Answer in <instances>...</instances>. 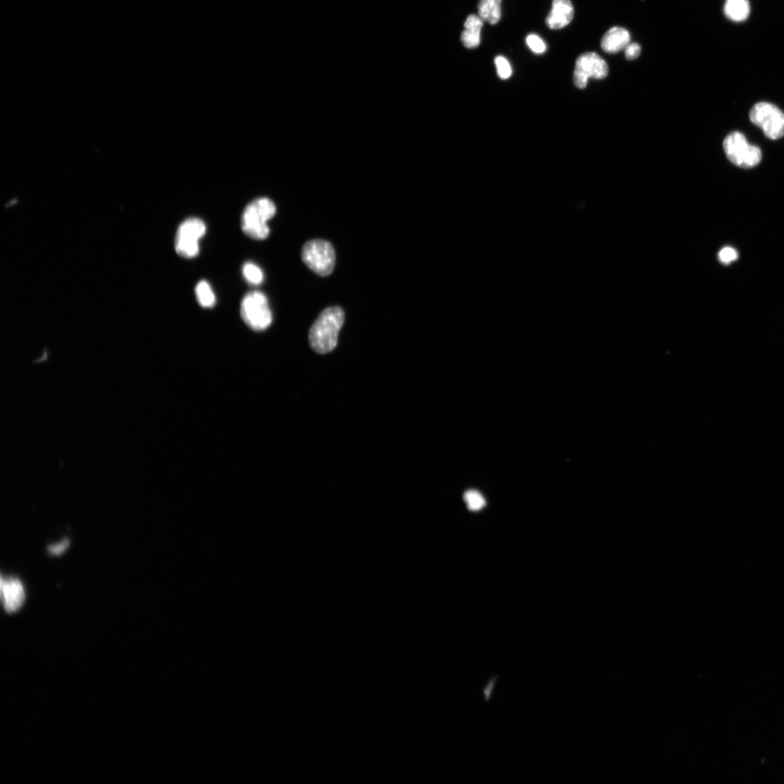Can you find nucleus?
Segmentation results:
<instances>
[{
	"instance_id": "1",
	"label": "nucleus",
	"mask_w": 784,
	"mask_h": 784,
	"mask_svg": "<svg viewBox=\"0 0 784 784\" xmlns=\"http://www.w3.org/2000/svg\"><path fill=\"white\" fill-rule=\"evenodd\" d=\"M345 314L340 307L323 310L309 332V342L316 352L328 354L338 344L339 333L345 323Z\"/></svg>"
},
{
	"instance_id": "2",
	"label": "nucleus",
	"mask_w": 784,
	"mask_h": 784,
	"mask_svg": "<svg viewBox=\"0 0 784 784\" xmlns=\"http://www.w3.org/2000/svg\"><path fill=\"white\" fill-rule=\"evenodd\" d=\"M276 213V207L267 198H259L246 206L241 216L240 226L244 234L255 240L266 239L270 234L267 222Z\"/></svg>"
},
{
	"instance_id": "3",
	"label": "nucleus",
	"mask_w": 784,
	"mask_h": 784,
	"mask_svg": "<svg viewBox=\"0 0 784 784\" xmlns=\"http://www.w3.org/2000/svg\"><path fill=\"white\" fill-rule=\"evenodd\" d=\"M302 259L313 273L321 276H330L335 266V252L333 245L325 240L307 241L302 250Z\"/></svg>"
},
{
	"instance_id": "4",
	"label": "nucleus",
	"mask_w": 784,
	"mask_h": 784,
	"mask_svg": "<svg viewBox=\"0 0 784 784\" xmlns=\"http://www.w3.org/2000/svg\"><path fill=\"white\" fill-rule=\"evenodd\" d=\"M240 316L243 322L255 331L266 330L273 321L268 300L259 291H252L243 297L240 304Z\"/></svg>"
},
{
	"instance_id": "5",
	"label": "nucleus",
	"mask_w": 784,
	"mask_h": 784,
	"mask_svg": "<svg viewBox=\"0 0 784 784\" xmlns=\"http://www.w3.org/2000/svg\"><path fill=\"white\" fill-rule=\"evenodd\" d=\"M724 148L729 161L738 167L753 168L761 160L760 149L750 144L741 132L734 131L728 134L724 141Z\"/></svg>"
},
{
	"instance_id": "6",
	"label": "nucleus",
	"mask_w": 784,
	"mask_h": 784,
	"mask_svg": "<svg viewBox=\"0 0 784 784\" xmlns=\"http://www.w3.org/2000/svg\"><path fill=\"white\" fill-rule=\"evenodd\" d=\"M207 231L204 221L198 218H189L179 226L174 240L175 250L179 256L192 259L199 254V240Z\"/></svg>"
},
{
	"instance_id": "7",
	"label": "nucleus",
	"mask_w": 784,
	"mask_h": 784,
	"mask_svg": "<svg viewBox=\"0 0 784 784\" xmlns=\"http://www.w3.org/2000/svg\"><path fill=\"white\" fill-rule=\"evenodd\" d=\"M752 122L764 130L766 136L777 140L784 136V114L776 105L761 102L750 111Z\"/></svg>"
},
{
	"instance_id": "8",
	"label": "nucleus",
	"mask_w": 784,
	"mask_h": 784,
	"mask_svg": "<svg viewBox=\"0 0 784 784\" xmlns=\"http://www.w3.org/2000/svg\"><path fill=\"white\" fill-rule=\"evenodd\" d=\"M609 74V66L599 55L589 52L581 55L576 61L573 75L574 85L584 89L590 79H603Z\"/></svg>"
},
{
	"instance_id": "9",
	"label": "nucleus",
	"mask_w": 784,
	"mask_h": 784,
	"mask_svg": "<svg viewBox=\"0 0 784 784\" xmlns=\"http://www.w3.org/2000/svg\"><path fill=\"white\" fill-rule=\"evenodd\" d=\"M1 598L5 610L12 613L23 605L25 593L23 585L15 578L1 579Z\"/></svg>"
},
{
	"instance_id": "10",
	"label": "nucleus",
	"mask_w": 784,
	"mask_h": 784,
	"mask_svg": "<svg viewBox=\"0 0 784 784\" xmlns=\"http://www.w3.org/2000/svg\"><path fill=\"white\" fill-rule=\"evenodd\" d=\"M574 13L570 0H553L552 9L546 20V25L551 30L563 29L571 23Z\"/></svg>"
},
{
	"instance_id": "11",
	"label": "nucleus",
	"mask_w": 784,
	"mask_h": 784,
	"mask_svg": "<svg viewBox=\"0 0 784 784\" xmlns=\"http://www.w3.org/2000/svg\"><path fill=\"white\" fill-rule=\"evenodd\" d=\"M631 34L626 30L615 27L603 35L600 41L601 49L608 53H616L624 50L631 43Z\"/></svg>"
},
{
	"instance_id": "12",
	"label": "nucleus",
	"mask_w": 784,
	"mask_h": 784,
	"mask_svg": "<svg viewBox=\"0 0 784 784\" xmlns=\"http://www.w3.org/2000/svg\"><path fill=\"white\" fill-rule=\"evenodd\" d=\"M483 25V20L479 15H468L464 24L465 30L461 37V41L466 49H473L479 47Z\"/></svg>"
},
{
	"instance_id": "13",
	"label": "nucleus",
	"mask_w": 784,
	"mask_h": 784,
	"mask_svg": "<svg viewBox=\"0 0 784 784\" xmlns=\"http://www.w3.org/2000/svg\"><path fill=\"white\" fill-rule=\"evenodd\" d=\"M502 0H480L479 16L491 25L499 23L501 17Z\"/></svg>"
},
{
	"instance_id": "14",
	"label": "nucleus",
	"mask_w": 784,
	"mask_h": 784,
	"mask_svg": "<svg viewBox=\"0 0 784 784\" xmlns=\"http://www.w3.org/2000/svg\"><path fill=\"white\" fill-rule=\"evenodd\" d=\"M724 12L731 20L742 22L750 15V5L748 0H726Z\"/></svg>"
},
{
	"instance_id": "15",
	"label": "nucleus",
	"mask_w": 784,
	"mask_h": 784,
	"mask_svg": "<svg viewBox=\"0 0 784 784\" xmlns=\"http://www.w3.org/2000/svg\"><path fill=\"white\" fill-rule=\"evenodd\" d=\"M195 293L201 307L211 308L214 306L216 297L211 285L206 281H201L196 285Z\"/></svg>"
},
{
	"instance_id": "16",
	"label": "nucleus",
	"mask_w": 784,
	"mask_h": 784,
	"mask_svg": "<svg viewBox=\"0 0 784 784\" xmlns=\"http://www.w3.org/2000/svg\"><path fill=\"white\" fill-rule=\"evenodd\" d=\"M243 274L245 279L253 285H259L264 280V274L261 269L252 262L243 265Z\"/></svg>"
},
{
	"instance_id": "17",
	"label": "nucleus",
	"mask_w": 784,
	"mask_h": 784,
	"mask_svg": "<svg viewBox=\"0 0 784 784\" xmlns=\"http://www.w3.org/2000/svg\"><path fill=\"white\" fill-rule=\"evenodd\" d=\"M464 501L469 510L477 511L481 510L486 504L483 496L477 490H468L464 494Z\"/></svg>"
},
{
	"instance_id": "18",
	"label": "nucleus",
	"mask_w": 784,
	"mask_h": 784,
	"mask_svg": "<svg viewBox=\"0 0 784 784\" xmlns=\"http://www.w3.org/2000/svg\"><path fill=\"white\" fill-rule=\"evenodd\" d=\"M501 676L499 675H494L491 676L486 682L485 685L482 689L483 700L486 703H490L494 698V693L496 688L497 683L499 682Z\"/></svg>"
},
{
	"instance_id": "19",
	"label": "nucleus",
	"mask_w": 784,
	"mask_h": 784,
	"mask_svg": "<svg viewBox=\"0 0 784 784\" xmlns=\"http://www.w3.org/2000/svg\"><path fill=\"white\" fill-rule=\"evenodd\" d=\"M527 46L535 53L541 54L546 51V46L541 37L529 34L526 39Z\"/></svg>"
},
{
	"instance_id": "20",
	"label": "nucleus",
	"mask_w": 784,
	"mask_h": 784,
	"mask_svg": "<svg viewBox=\"0 0 784 784\" xmlns=\"http://www.w3.org/2000/svg\"><path fill=\"white\" fill-rule=\"evenodd\" d=\"M495 63L499 77L502 79H508L511 76L512 70L507 59L503 56H498L496 58Z\"/></svg>"
},
{
	"instance_id": "21",
	"label": "nucleus",
	"mask_w": 784,
	"mask_h": 784,
	"mask_svg": "<svg viewBox=\"0 0 784 784\" xmlns=\"http://www.w3.org/2000/svg\"><path fill=\"white\" fill-rule=\"evenodd\" d=\"M719 257L722 263L729 264L738 259V255L734 249L725 248L719 252Z\"/></svg>"
},
{
	"instance_id": "22",
	"label": "nucleus",
	"mask_w": 784,
	"mask_h": 784,
	"mask_svg": "<svg viewBox=\"0 0 784 784\" xmlns=\"http://www.w3.org/2000/svg\"><path fill=\"white\" fill-rule=\"evenodd\" d=\"M625 58L627 60H635L641 53V47L638 43H630L624 49Z\"/></svg>"
},
{
	"instance_id": "23",
	"label": "nucleus",
	"mask_w": 784,
	"mask_h": 784,
	"mask_svg": "<svg viewBox=\"0 0 784 784\" xmlns=\"http://www.w3.org/2000/svg\"><path fill=\"white\" fill-rule=\"evenodd\" d=\"M68 546L69 542L64 541L60 544L52 546L50 548V551L52 552L53 554H60V553L63 552L65 549L68 547Z\"/></svg>"
}]
</instances>
